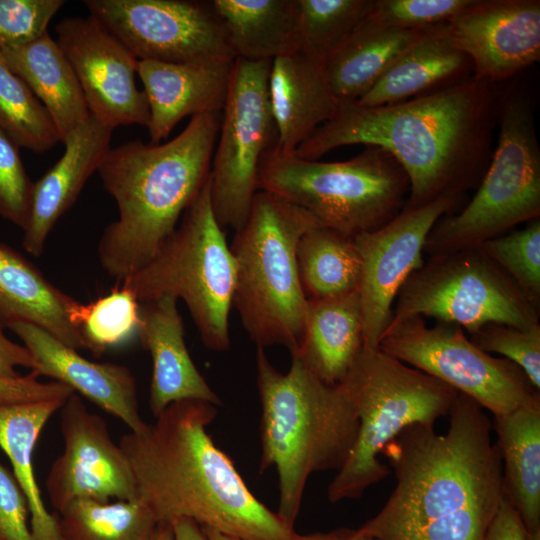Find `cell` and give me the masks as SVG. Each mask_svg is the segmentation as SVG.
Listing matches in <instances>:
<instances>
[{
  "instance_id": "484cf974",
  "label": "cell",
  "mask_w": 540,
  "mask_h": 540,
  "mask_svg": "<svg viewBox=\"0 0 540 540\" xmlns=\"http://www.w3.org/2000/svg\"><path fill=\"white\" fill-rule=\"evenodd\" d=\"M358 291L327 299H307L297 354L322 381L337 384L363 348Z\"/></svg>"
},
{
  "instance_id": "1f68e13d",
  "label": "cell",
  "mask_w": 540,
  "mask_h": 540,
  "mask_svg": "<svg viewBox=\"0 0 540 540\" xmlns=\"http://www.w3.org/2000/svg\"><path fill=\"white\" fill-rule=\"evenodd\" d=\"M297 264L307 299H327L358 291L362 262L354 238L317 225L300 239Z\"/></svg>"
},
{
  "instance_id": "9c48e42d",
  "label": "cell",
  "mask_w": 540,
  "mask_h": 540,
  "mask_svg": "<svg viewBox=\"0 0 540 540\" xmlns=\"http://www.w3.org/2000/svg\"><path fill=\"white\" fill-rule=\"evenodd\" d=\"M210 175L153 258L124 279L122 288L144 303L163 296L182 299L203 344L214 351L230 346L229 314L236 265L211 202Z\"/></svg>"
},
{
  "instance_id": "7dc6e473",
  "label": "cell",
  "mask_w": 540,
  "mask_h": 540,
  "mask_svg": "<svg viewBox=\"0 0 540 540\" xmlns=\"http://www.w3.org/2000/svg\"><path fill=\"white\" fill-rule=\"evenodd\" d=\"M171 526L173 540H208L203 528L193 520L178 519Z\"/></svg>"
},
{
  "instance_id": "ffe728a7",
  "label": "cell",
  "mask_w": 540,
  "mask_h": 540,
  "mask_svg": "<svg viewBox=\"0 0 540 540\" xmlns=\"http://www.w3.org/2000/svg\"><path fill=\"white\" fill-rule=\"evenodd\" d=\"M112 131L90 114L64 139L60 159L34 182L22 239L29 254L38 257L43 253L56 222L75 203L109 151Z\"/></svg>"
},
{
  "instance_id": "3957f363",
  "label": "cell",
  "mask_w": 540,
  "mask_h": 540,
  "mask_svg": "<svg viewBox=\"0 0 540 540\" xmlns=\"http://www.w3.org/2000/svg\"><path fill=\"white\" fill-rule=\"evenodd\" d=\"M216 414L209 402L177 401L120 438L137 498L159 525L185 518L240 540H292L295 530L250 491L209 436Z\"/></svg>"
},
{
  "instance_id": "7402d4cb",
  "label": "cell",
  "mask_w": 540,
  "mask_h": 540,
  "mask_svg": "<svg viewBox=\"0 0 540 540\" xmlns=\"http://www.w3.org/2000/svg\"><path fill=\"white\" fill-rule=\"evenodd\" d=\"M177 299L163 296L139 304L138 335L152 359L149 407L157 417L170 404L187 399L221 405L194 364L184 339Z\"/></svg>"
},
{
  "instance_id": "681fc988",
  "label": "cell",
  "mask_w": 540,
  "mask_h": 540,
  "mask_svg": "<svg viewBox=\"0 0 540 540\" xmlns=\"http://www.w3.org/2000/svg\"><path fill=\"white\" fill-rule=\"evenodd\" d=\"M208 540H240L210 528L202 527Z\"/></svg>"
},
{
  "instance_id": "d6a6232c",
  "label": "cell",
  "mask_w": 540,
  "mask_h": 540,
  "mask_svg": "<svg viewBox=\"0 0 540 540\" xmlns=\"http://www.w3.org/2000/svg\"><path fill=\"white\" fill-rule=\"evenodd\" d=\"M58 514L62 540H153L159 527L152 511L139 499H81Z\"/></svg>"
},
{
  "instance_id": "f1b7e54d",
  "label": "cell",
  "mask_w": 540,
  "mask_h": 540,
  "mask_svg": "<svg viewBox=\"0 0 540 540\" xmlns=\"http://www.w3.org/2000/svg\"><path fill=\"white\" fill-rule=\"evenodd\" d=\"M503 493L526 532L540 530V402L494 416Z\"/></svg>"
},
{
  "instance_id": "83f0119b",
  "label": "cell",
  "mask_w": 540,
  "mask_h": 540,
  "mask_svg": "<svg viewBox=\"0 0 540 540\" xmlns=\"http://www.w3.org/2000/svg\"><path fill=\"white\" fill-rule=\"evenodd\" d=\"M426 30L381 25L366 17L331 55L325 72L339 101H357Z\"/></svg>"
},
{
  "instance_id": "bcb514c9",
  "label": "cell",
  "mask_w": 540,
  "mask_h": 540,
  "mask_svg": "<svg viewBox=\"0 0 540 540\" xmlns=\"http://www.w3.org/2000/svg\"><path fill=\"white\" fill-rule=\"evenodd\" d=\"M292 540H375L358 529L337 528L328 532L295 533Z\"/></svg>"
},
{
  "instance_id": "7a4b0ae2",
  "label": "cell",
  "mask_w": 540,
  "mask_h": 540,
  "mask_svg": "<svg viewBox=\"0 0 540 540\" xmlns=\"http://www.w3.org/2000/svg\"><path fill=\"white\" fill-rule=\"evenodd\" d=\"M449 427L413 424L382 450L396 485L359 530L375 540H482L504 497L500 449L484 409L459 393Z\"/></svg>"
},
{
  "instance_id": "5bb4252c",
  "label": "cell",
  "mask_w": 540,
  "mask_h": 540,
  "mask_svg": "<svg viewBox=\"0 0 540 540\" xmlns=\"http://www.w3.org/2000/svg\"><path fill=\"white\" fill-rule=\"evenodd\" d=\"M97 19L138 60L169 63L234 61L210 1L85 0Z\"/></svg>"
},
{
  "instance_id": "603a6c76",
  "label": "cell",
  "mask_w": 540,
  "mask_h": 540,
  "mask_svg": "<svg viewBox=\"0 0 540 540\" xmlns=\"http://www.w3.org/2000/svg\"><path fill=\"white\" fill-rule=\"evenodd\" d=\"M81 303L54 286L21 253L0 242V327L38 326L75 350L86 349L77 326Z\"/></svg>"
},
{
  "instance_id": "52a82bcc",
  "label": "cell",
  "mask_w": 540,
  "mask_h": 540,
  "mask_svg": "<svg viewBox=\"0 0 540 540\" xmlns=\"http://www.w3.org/2000/svg\"><path fill=\"white\" fill-rule=\"evenodd\" d=\"M337 384L351 402L359 428L346 461L328 486L331 503L360 498L385 479L390 468L379 459L384 447L410 425L434 426L449 415L458 395L379 348L364 346Z\"/></svg>"
},
{
  "instance_id": "60d3db41",
  "label": "cell",
  "mask_w": 540,
  "mask_h": 540,
  "mask_svg": "<svg viewBox=\"0 0 540 540\" xmlns=\"http://www.w3.org/2000/svg\"><path fill=\"white\" fill-rule=\"evenodd\" d=\"M63 0H0V49L21 46L45 33Z\"/></svg>"
},
{
  "instance_id": "f907efd6",
  "label": "cell",
  "mask_w": 540,
  "mask_h": 540,
  "mask_svg": "<svg viewBox=\"0 0 540 540\" xmlns=\"http://www.w3.org/2000/svg\"><path fill=\"white\" fill-rule=\"evenodd\" d=\"M525 540H540V530L534 532H526Z\"/></svg>"
},
{
  "instance_id": "e0dca14e",
  "label": "cell",
  "mask_w": 540,
  "mask_h": 540,
  "mask_svg": "<svg viewBox=\"0 0 540 540\" xmlns=\"http://www.w3.org/2000/svg\"><path fill=\"white\" fill-rule=\"evenodd\" d=\"M56 42L71 64L90 114L104 125L147 127L149 105L135 81L139 60L97 19L66 17Z\"/></svg>"
},
{
  "instance_id": "d6986e66",
  "label": "cell",
  "mask_w": 540,
  "mask_h": 540,
  "mask_svg": "<svg viewBox=\"0 0 540 540\" xmlns=\"http://www.w3.org/2000/svg\"><path fill=\"white\" fill-rule=\"evenodd\" d=\"M13 331L31 353L39 376L63 383L105 412L121 420L131 432L147 424L139 411L136 380L130 369L114 363H97L84 358L45 330L17 322Z\"/></svg>"
},
{
  "instance_id": "7c38bea8",
  "label": "cell",
  "mask_w": 540,
  "mask_h": 540,
  "mask_svg": "<svg viewBox=\"0 0 540 540\" xmlns=\"http://www.w3.org/2000/svg\"><path fill=\"white\" fill-rule=\"evenodd\" d=\"M378 348L449 385L494 416L540 402L537 390L516 364L478 348L460 326L425 318H392Z\"/></svg>"
},
{
  "instance_id": "f35d334b",
  "label": "cell",
  "mask_w": 540,
  "mask_h": 540,
  "mask_svg": "<svg viewBox=\"0 0 540 540\" xmlns=\"http://www.w3.org/2000/svg\"><path fill=\"white\" fill-rule=\"evenodd\" d=\"M473 0H374L368 17L398 29L426 30L445 25Z\"/></svg>"
},
{
  "instance_id": "9a60e30c",
  "label": "cell",
  "mask_w": 540,
  "mask_h": 540,
  "mask_svg": "<svg viewBox=\"0 0 540 540\" xmlns=\"http://www.w3.org/2000/svg\"><path fill=\"white\" fill-rule=\"evenodd\" d=\"M460 200V196H445L420 207L403 208L381 228L353 237L362 262L358 293L364 347L378 348L401 287L424 264L429 232Z\"/></svg>"
},
{
  "instance_id": "d4e9b609",
  "label": "cell",
  "mask_w": 540,
  "mask_h": 540,
  "mask_svg": "<svg viewBox=\"0 0 540 540\" xmlns=\"http://www.w3.org/2000/svg\"><path fill=\"white\" fill-rule=\"evenodd\" d=\"M442 26L429 29L406 49L356 102L367 107L395 104L473 78L470 59L452 45Z\"/></svg>"
},
{
  "instance_id": "836d02e7",
  "label": "cell",
  "mask_w": 540,
  "mask_h": 540,
  "mask_svg": "<svg viewBox=\"0 0 540 540\" xmlns=\"http://www.w3.org/2000/svg\"><path fill=\"white\" fill-rule=\"evenodd\" d=\"M374 0H296L299 51L325 69Z\"/></svg>"
},
{
  "instance_id": "30bf717a",
  "label": "cell",
  "mask_w": 540,
  "mask_h": 540,
  "mask_svg": "<svg viewBox=\"0 0 540 540\" xmlns=\"http://www.w3.org/2000/svg\"><path fill=\"white\" fill-rule=\"evenodd\" d=\"M535 108L527 92L500 94L499 136L477 192L457 214L441 217L429 232L430 256L476 247L540 216V147Z\"/></svg>"
},
{
  "instance_id": "8992f818",
  "label": "cell",
  "mask_w": 540,
  "mask_h": 540,
  "mask_svg": "<svg viewBox=\"0 0 540 540\" xmlns=\"http://www.w3.org/2000/svg\"><path fill=\"white\" fill-rule=\"evenodd\" d=\"M319 225L302 208L258 190L230 245L236 265L232 306L257 347L300 344L307 298L297 264L302 236Z\"/></svg>"
},
{
  "instance_id": "ee69618b",
  "label": "cell",
  "mask_w": 540,
  "mask_h": 540,
  "mask_svg": "<svg viewBox=\"0 0 540 540\" xmlns=\"http://www.w3.org/2000/svg\"><path fill=\"white\" fill-rule=\"evenodd\" d=\"M525 536L522 519L504 496L482 540H525Z\"/></svg>"
},
{
  "instance_id": "b9f144b4",
  "label": "cell",
  "mask_w": 540,
  "mask_h": 540,
  "mask_svg": "<svg viewBox=\"0 0 540 540\" xmlns=\"http://www.w3.org/2000/svg\"><path fill=\"white\" fill-rule=\"evenodd\" d=\"M27 500L13 474L0 461V540H33Z\"/></svg>"
},
{
  "instance_id": "5b68a950",
  "label": "cell",
  "mask_w": 540,
  "mask_h": 540,
  "mask_svg": "<svg viewBox=\"0 0 540 540\" xmlns=\"http://www.w3.org/2000/svg\"><path fill=\"white\" fill-rule=\"evenodd\" d=\"M256 372L261 404L259 470L276 468V513L294 529L308 478L342 467L359 422L341 387L322 381L297 354H291L289 371L282 373L257 347Z\"/></svg>"
},
{
  "instance_id": "4fadbf2b",
  "label": "cell",
  "mask_w": 540,
  "mask_h": 540,
  "mask_svg": "<svg viewBox=\"0 0 540 540\" xmlns=\"http://www.w3.org/2000/svg\"><path fill=\"white\" fill-rule=\"evenodd\" d=\"M270 60L236 58L221 111L210 170L211 202L219 224L239 230L259 190V169L277 144L269 95Z\"/></svg>"
},
{
  "instance_id": "d590c367",
  "label": "cell",
  "mask_w": 540,
  "mask_h": 540,
  "mask_svg": "<svg viewBox=\"0 0 540 540\" xmlns=\"http://www.w3.org/2000/svg\"><path fill=\"white\" fill-rule=\"evenodd\" d=\"M77 325L86 349L101 356L108 347L128 341L138 331L139 303L124 288H116L96 301L81 304Z\"/></svg>"
},
{
  "instance_id": "6da1fadb",
  "label": "cell",
  "mask_w": 540,
  "mask_h": 540,
  "mask_svg": "<svg viewBox=\"0 0 540 540\" xmlns=\"http://www.w3.org/2000/svg\"><path fill=\"white\" fill-rule=\"evenodd\" d=\"M500 93L471 78L427 95L367 107L340 101L331 119L295 150L318 160L341 146H377L405 170L410 190L403 208H416L477 188L492 157Z\"/></svg>"
},
{
  "instance_id": "f546056e",
  "label": "cell",
  "mask_w": 540,
  "mask_h": 540,
  "mask_svg": "<svg viewBox=\"0 0 540 540\" xmlns=\"http://www.w3.org/2000/svg\"><path fill=\"white\" fill-rule=\"evenodd\" d=\"M66 399L0 406V448L12 465L30 513L33 540H62L58 517L48 511L33 468V452L49 419Z\"/></svg>"
},
{
  "instance_id": "74e56055",
  "label": "cell",
  "mask_w": 540,
  "mask_h": 540,
  "mask_svg": "<svg viewBox=\"0 0 540 540\" xmlns=\"http://www.w3.org/2000/svg\"><path fill=\"white\" fill-rule=\"evenodd\" d=\"M470 340L486 353H497L520 367L540 391V325L518 328L488 323L469 334Z\"/></svg>"
},
{
  "instance_id": "ab89813d",
  "label": "cell",
  "mask_w": 540,
  "mask_h": 540,
  "mask_svg": "<svg viewBox=\"0 0 540 540\" xmlns=\"http://www.w3.org/2000/svg\"><path fill=\"white\" fill-rule=\"evenodd\" d=\"M19 148L0 127V217L23 230L34 182L25 170Z\"/></svg>"
},
{
  "instance_id": "c3c4849f",
  "label": "cell",
  "mask_w": 540,
  "mask_h": 540,
  "mask_svg": "<svg viewBox=\"0 0 540 540\" xmlns=\"http://www.w3.org/2000/svg\"><path fill=\"white\" fill-rule=\"evenodd\" d=\"M153 540H173L171 525H159Z\"/></svg>"
},
{
  "instance_id": "2e32d148",
  "label": "cell",
  "mask_w": 540,
  "mask_h": 540,
  "mask_svg": "<svg viewBox=\"0 0 540 540\" xmlns=\"http://www.w3.org/2000/svg\"><path fill=\"white\" fill-rule=\"evenodd\" d=\"M64 449L46 479L48 499L57 513L81 499L108 502L138 499L129 463L105 419L72 393L60 409Z\"/></svg>"
},
{
  "instance_id": "e575fe53",
  "label": "cell",
  "mask_w": 540,
  "mask_h": 540,
  "mask_svg": "<svg viewBox=\"0 0 540 540\" xmlns=\"http://www.w3.org/2000/svg\"><path fill=\"white\" fill-rule=\"evenodd\" d=\"M0 127L19 146L43 153L61 142L46 108L0 53Z\"/></svg>"
},
{
  "instance_id": "f6af8a7d",
  "label": "cell",
  "mask_w": 540,
  "mask_h": 540,
  "mask_svg": "<svg viewBox=\"0 0 540 540\" xmlns=\"http://www.w3.org/2000/svg\"><path fill=\"white\" fill-rule=\"evenodd\" d=\"M16 367L29 368L32 371L35 361L24 345L11 341L0 327V376H19Z\"/></svg>"
},
{
  "instance_id": "44dd1931",
  "label": "cell",
  "mask_w": 540,
  "mask_h": 540,
  "mask_svg": "<svg viewBox=\"0 0 540 540\" xmlns=\"http://www.w3.org/2000/svg\"><path fill=\"white\" fill-rule=\"evenodd\" d=\"M234 61L169 63L139 60L147 97L150 143L159 144L183 118L222 111Z\"/></svg>"
},
{
  "instance_id": "4316f807",
  "label": "cell",
  "mask_w": 540,
  "mask_h": 540,
  "mask_svg": "<svg viewBox=\"0 0 540 540\" xmlns=\"http://www.w3.org/2000/svg\"><path fill=\"white\" fill-rule=\"evenodd\" d=\"M0 53L46 108L61 142L90 117L73 68L48 32L24 45L0 49Z\"/></svg>"
},
{
  "instance_id": "8d00e7d4",
  "label": "cell",
  "mask_w": 540,
  "mask_h": 540,
  "mask_svg": "<svg viewBox=\"0 0 540 540\" xmlns=\"http://www.w3.org/2000/svg\"><path fill=\"white\" fill-rule=\"evenodd\" d=\"M481 249L512 279L536 307L540 304V219L489 239Z\"/></svg>"
},
{
  "instance_id": "7bdbcfd3",
  "label": "cell",
  "mask_w": 540,
  "mask_h": 540,
  "mask_svg": "<svg viewBox=\"0 0 540 540\" xmlns=\"http://www.w3.org/2000/svg\"><path fill=\"white\" fill-rule=\"evenodd\" d=\"M39 375L31 371L17 377L0 376V406L37 402L51 399H67L73 390L57 382H42Z\"/></svg>"
},
{
  "instance_id": "ba28073f",
  "label": "cell",
  "mask_w": 540,
  "mask_h": 540,
  "mask_svg": "<svg viewBox=\"0 0 540 540\" xmlns=\"http://www.w3.org/2000/svg\"><path fill=\"white\" fill-rule=\"evenodd\" d=\"M259 190L274 193L345 235L375 231L403 209L408 176L383 148L366 146L355 157L321 162L273 148L259 169Z\"/></svg>"
},
{
  "instance_id": "ac0fdd59",
  "label": "cell",
  "mask_w": 540,
  "mask_h": 540,
  "mask_svg": "<svg viewBox=\"0 0 540 540\" xmlns=\"http://www.w3.org/2000/svg\"><path fill=\"white\" fill-rule=\"evenodd\" d=\"M442 29L470 59L475 80L495 85L540 59L539 0H473Z\"/></svg>"
},
{
  "instance_id": "cb8c5ba5",
  "label": "cell",
  "mask_w": 540,
  "mask_h": 540,
  "mask_svg": "<svg viewBox=\"0 0 540 540\" xmlns=\"http://www.w3.org/2000/svg\"><path fill=\"white\" fill-rule=\"evenodd\" d=\"M268 95L277 130L275 149L294 152L335 114L339 100L325 69L300 51L271 61Z\"/></svg>"
},
{
  "instance_id": "277c9868",
  "label": "cell",
  "mask_w": 540,
  "mask_h": 540,
  "mask_svg": "<svg viewBox=\"0 0 540 540\" xmlns=\"http://www.w3.org/2000/svg\"><path fill=\"white\" fill-rule=\"evenodd\" d=\"M220 124L221 111L204 113L165 143L137 139L110 147L97 171L119 217L104 230L97 253L112 278L121 283L138 271L174 232L209 178Z\"/></svg>"
},
{
  "instance_id": "4dcf8cb0",
  "label": "cell",
  "mask_w": 540,
  "mask_h": 540,
  "mask_svg": "<svg viewBox=\"0 0 540 540\" xmlns=\"http://www.w3.org/2000/svg\"><path fill=\"white\" fill-rule=\"evenodd\" d=\"M236 58L270 60L299 51L296 0H210Z\"/></svg>"
},
{
  "instance_id": "8fae6325",
  "label": "cell",
  "mask_w": 540,
  "mask_h": 540,
  "mask_svg": "<svg viewBox=\"0 0 540 540\" xmlns=\"http://www.w3.org/2000/svg\"><path fill=\"white\" fill-rule=\"evenodd\" d=\"M409 316L453 323L469 334L488 323L539 324V308L480 246L432 255L413 272L396 297L392 318Z\"/></svg>"
}]
</instances>
